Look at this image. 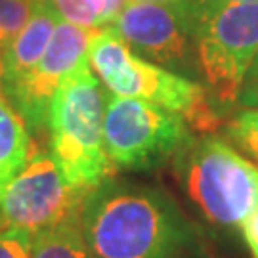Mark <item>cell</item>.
I'll list each match as a JSON object with an SVG mask.
<instances>
[{
	"label": "cell",
	"instance_id": "cell-19",
	"mask_svg": "<svg viewBox=\"0 0 258 258\" xmlns=\"http://www.w3.org/2000/svg\"><path fill=\"white\" fill-rule=\"evenodd\" d=\"M209 2H222V4H258V0H209Z\"/></svg>",
	"mask_w": 258,
	"mask_h": 258
},
{
	"label": "cell",
	"instance_id": "cell-20",
	"mask_svg": "<svg viewBox=\"0 0 258 258\" xmlns=\"http://www.w3.org/2000/svg\"><path fill=\"white\" fill-rule=\"evenodd\" d=\"M2 86H4V61L0 55V92H2Z\"/></svg>",
	"mask_w": 258,
	"mask_h": 258
},
{
	"label": "cell",
	"instance_id": "cell-8",
	"mask_svg": "<svg viewBox=\"0 0 258 258\" xmlns=\"http://www.w3.org/2000/svg\"><path fill=\"white\" fill-rule=\"evenodd\" d=\"M88 191L69 184L50 153L33 149L25 168L0 187V226L37 235L81 216Z\"/></svg>",
	"mask_w": 258,
	"mask_h": 258
},
{
	"label": "cell",
	"instance_id": "cell-10",
	"mask_svg": "<svg viewBox=\"0 0 258 258\" xmlns=\"http://www.w3.org/2000/svg\"><path fill=\"white\" fill-rule=\"evenodd\" d=\"M61 21L59 12L55 10L52 0H35L31 18L21 29L12 46L2 55L4 61V86L27 73L31 67L46 52L50 40L54 37L55 27ZM2 86V88H4Z\"/></svg>",
	"mask_w": 258,
	"mask_h": 258
},
{
	"label": "cell",
	"instance_id": "cell-14",
	"mask_svg": "<svg viewBox=\"0 0 258 258\" xmlns=\"http://www.w3.org/2000/svg\"><path fill=\"white\" fill-rule=\"evenodd\" d=\"M224 134L249 157L258 161V107H243L231 117Z\"/></svg>",
	"mask_w": 258,
	"mask_h": 258
},
{
	"label": "cell",
	"instance_id": "cell-6",
	"mask_svg": "<svg viewBox=\"0 0 258 258\" xmlns=\"http://www.w3.org/2000/svg\"><path fill=\"white\" fill-rule=\"evenodd\" d=\"M194 138V130L178 113L105 90L103 142L115 168L134 172L161 168Z\"/></svg>",
	"mask_w": 258,
	"mask_h": 258
},
{
	"label": "cell",
	"instance_id": "cell-13",
	"mask_svg": "<svg viewBox=\"0 0 258 258\" xmlns=\"http://www.w3.org/2000/svg\"><path fill=\"white\" fill-rule=\"evenodd\" d=\"M61 19L81 27H109L128 0H52Z\"/></svg>",
	"mask_w": 258,
	"mask_h": 258
},
{
	"label": "cell",
	"instance_id": "cell-15",
	"mask_svg": "<svg viewBox=\"0 0 258 258\" xmlns=\"http://www.w3.org/2000/svg\"><path fill=\"white\" fill-rule=\"evenodd\" d=\"M35 0H0V55L6 54L31 18Z\"/></svg>",
	"mask_w": 258,
	"mask_h": 258
},
{
	"label": "cell",
	"instance_id": "cell-9",
	"mask_svg": "<svg viewBox=\"0 0 258 258\" xmlns=\"http://www.w3.org/2000/svg\"><path fill=\"white\" fill-rule=\"evenodd\" d=\"M98 31L100 29L81 27L61 19L38 63L2 88L10 103L23 117L29 132L48 130L50 107L59 84L88 57V48Z\"/></svg>",
	"mask_w": 258,
	"mask_h": 258
},
{
	"label": "cell",
	"instance_id": "cell-11",
	"mask_svg": "<svg viewBox=\"0 0 258 258\" xmlns=\"http://www.w3.org/2000/svg\"><path fill=\"white\" fill-rule=\"evenodd\" d=\"M33 155V142L23 117L0 92V187L18 176Z\"/></svg>",
	"mask_w": 258,
	"mask_h": 258
},
{
	"label": "cell",
	"instance_id": "cell-4",
	"mask_svg": "<svg viewBox=\"0 0 258 258\" xmlns=\"http://www.w3.org/2000/svg\"><path fill=\"white\" fill-rule=\"evenodd\" d=\"M172 168L185 197L214 228H241L258 211V166L214 134H195Z\"/></svg>",
	"mask_w": 258,
	"mask_h": 258
},
{
	"label": "cell",
	"instance_id": "cell-21",
	"mask_svg": "<svg viewBox=\"0 0 258 258\" xmlns=\"http://www.w3.org/2000/svg\"><path fill=\"white\" fill-rule=\"evenodd\" d=\"M128 2H151V4H163V2H176V0H128Z\"/></svg>",
	"mask_w": 258,
	"mask_h": 258
},
{
	"label": "cell",
	"instance_id": "cell-1",
	"mask_svg": "<svg viewBox=\"0 0 258 258\" xmlns=\"http://www.w3.org/2000/svg\"><path fill=\"white\" fill-rule=\"evenodd\" d=\"M98 258H209L203 230L163 187L111 176L81 207Z\"/></svg>",
	"mask_w": 258,
	"mask_h": 258
},
{
	"label": "cell",
	"instance_id": "cell-18",
	"mask_svg": "<svg viewBox=\"0 0 258 258\" xmlns=\"http://www.w3.org/2000/svg\"><path fill=\"white\" fill-rule=\"evenodd\" d=\"M243 241L249 247L252 258H258V211H254L247 220L241 224Z\"/></svg>",
	"mask_w": 258,
	"mask_h": 258
},
{
	"label": "cell",
	"instance_id": "cell-5",
	"mask_svg": "<svg viewBox=\"0 0 258 258\" xmlns=\"http://www.w3.org/2000/svg\"><path fill=\"white\" fill-rule=\"evenodd\" d=\"M194 38L199 83L220 115L231 111L258 54V4L195 0Z\"/></svg>",
	"mask_w": 258,
	"mask_h": 258
},
{
	"label": "cell",
	"instance_id": "cell-17",
	"mask_svg": "<svg viewBox=\"0 0 258 258\" xmlns=\"http://www.w3.org/2000/svg\"><path fill=\"white\" fill-rule=\"evenodd\" d=\"M239 105L241 107H258V54L245 77V83L239 94Z\"/></svg>",
	"mask_w": 258,
	"mask_h": 258
},
{
	"label": "cell",
	"instance_id": "cell-2",
	"mask_svg": "<svg viewBox=\"0 0 258 258\" xmlns=\"http://www.w3.org/2000/svg\"><path fill=\"white\" fill-rule=\"evenodd\" d=\"M88 61L113 96L155 103L178 113L197 136L212 134L220 126L222 115L214 109L203 84L140 57L111 27H102L92 38Z\"/></svg>",
	"mask_w": 258,
	"mask_h": 258
},
{
	"label": "cell",
	"instance_id": "cell-7",
	"mask_svg": "<svg viewBox=\"0 0 258 258\" xmlns=\"http://www.w3.org/2000/svg\"><path fill=\"white\" fill-rule=\"evenodd\" d=\"M132 52L199 83L195 55V0L128 2L109 25Z\"/></svg>",
	"mask_w": 258,
	"mask_h": 258
},
{
	"label": "cell",
	"instance_id": "cell-12",
	"mask_svg": "<svg viewBox=\"0 0 258 258\" xmlns=\"http://www.w3.org/2000/svg\"><path fill=\"white\" fill-rule=\"evenodd\" d=\"M31 258H98L84 237L81 216L38 231Z\"/></svg>",
	"mask_w": 258,
	"mask_h": 258
},
{
	"label": "cell",
	"instance_id": "cell-3",
	"mask_svg": "<svg viewBox=\"0 0 258 258\" xmlns=\"http://www.w3.org/2000/svg\"><path fill=\"white\" fill-rule=\"evenodd\" d=\"M105 88L88 57L59 84L50 107V155L63 178L81 189H94L115 174L103 142Z\"/></svg>",
	"mask_w": 258,
	"mask_h": 258
},
{
	"label": "cell",
	"instance_id": "cell-16",
	"mask_svg": "<svg viewBox=\"0 0 258 258\" xmlns=\"http://www.w3.org/2000/svg\"><path fill=\"white\" fill-rule=\"evenodd\" d=\"M35 235L19 228L0 226V258H31Z\"/></svg>",
	"mask_w": 258,
	"mask_h": 258
}]
</instances>
